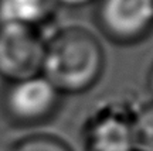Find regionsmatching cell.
Masks as SVG:
<instances>
[{"label": "cell", "instance_id": "cell-6", "mask_svg": "<svg viewBox=\"0 0 153 151\" xmlns=\"http://www.w3.org/2000/svg\"><path fill=\"white\" fill-rule=\"evenodd\" d=\"M54 9L53 0H0V24L16 23L43 31L54 16Z\"/></svg>", "mask_w": 153, "mask_h": 151}, {"label": "cell", "instance_id": "cell-8", "mask_svg": "<svg viewBox=\"0 0 153 151\" xmlns=\"http://www.w3.org/2000/svg\"><path fill=\"white\" fill-rule=\"evenodd\" d=\"M9 151H72V148L57 136L33 134L16 141Z\"/></svg>", "mask_w": 153, "mask_h": 151}, {"label": "cell", "instance_id": "cell-4", "mask_svg": "<svg viewBox=\"0 0 153 151\" xmlns=\"http://www.w3.org/2000/svg\"><path fill=\"white\" fill-rule=\"evenodd\" d=\"M95 21L114 43H139L153 31V0H98Z\"/></svg>", "mask_w": 153, "mask_h": 151}, {"label": "cell", "instance_id": "cell-7", "mask_svg": "<svg viewBox=\"0 0 153 151\" xmlns=\"http://www.w3.org/2000/svg\"><path fill=\"white\" fill-rule=\"evenodd\" d=\"M133 151H153V100L133 110Z\"/></svg>", "mask_w": 153, "mask_h": 151}, {"label": "cell", "instance_id": "cell-10", "mask_svg": "<svg viewBox=\"0 0 153 151\" xmlns=\"http://www.w3.org/2000/svg\"><path fill=\"white\" fill-rule=\"evenodd\" d=\"M148 83H149V89H150V93L153 95V65H152V69H150V72H149Z\"/></svg>", "mask_w": 153, "mask_h": 151}, {"label": "cell", "instance_id": "cell-1", "mask_svg": "<svg viewBox=\"0 0 153 151\" xmlns=\"http://www.w3.org/2000/svg\"><path fill=\"white\" fill-rule=\"evenodd\" d=\"M104 65L102 45L87 28L64 27L45 40L41 75L61 95L91 89L99 81Z\"/></svg>", "mask_w": 153, "mask_h": 151}, {"label": "cell", "instance_id": "cell-3", "mask_svg": "<svg viewBox=\"0 0 153 151\" xmlns=\"http://www.w3.org/2000/svg\"><path fill=\"white\" fill-rule=\"evenodd\" d=\"M61 93L43 75L7 83L1 108L11 123L38 126L53 119L60 108Z\"/></svg>", "mask_w": 153, "mask_h": 151}, {"label": "cell", "instance_id": "cell-9", "mask_svg": "<svg viewBox=\"0 0 153 151\" xmlns=\"http://www.w3.org/2000/svg\"><path fill=\"white\" fill-rule=\"evenodd\" d=\"M55 6H62V7H70V9H76V7H84V6L92 3L95 0H53Z\"/></svg>", "mask_w": 153, "mask_h": 151}, {"label": "cell", "instance_id": "cell-2", "mask_svg": "<svg viewBox=\"0 0 153 151\" xmlns=\"http://www.w3.org/2000/svg\"><path fill=\"white\" fill-rule=\"evenodd\" d=\"M45 40L43 31L38 28L16 23H1L0 76L10 83L41 75Z\"/></svg>", "mask_w": 153, "mask_h": 151}, {"label": "cell", "instance_id": "cell-5", "mask_svg": "<svg viewBox=\"0 0 153 151\" xmlns=\"http://www.w3.org/2000/svg\"><path fill=\"white\" fill-rule=\"evenodd\" d=\"M133 110L123 103H105L84 127L85 151H133Z\"/></svg>", "mask_w": 153, "mask_h": 151}]
</instances>
